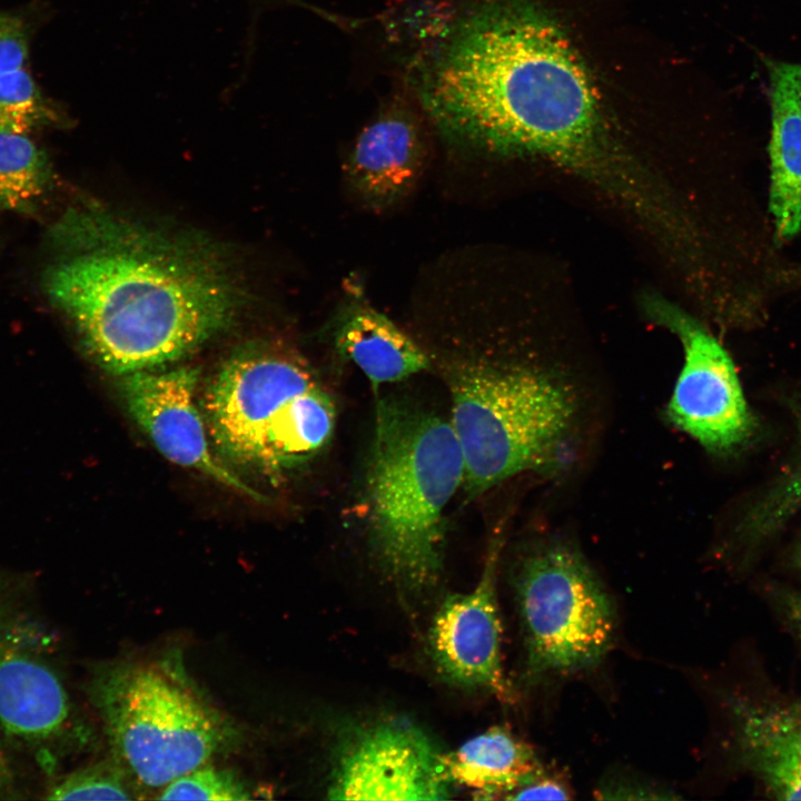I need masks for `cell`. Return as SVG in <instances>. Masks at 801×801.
I'll return each instance as SVG.
<instances>
[{
    "mask_svg": "<svg viewBox=\"0 0 801 801\" xmlns=\"http://www.w3.org/2000/svg\"><path fill=\"white\" fill-rule=\"evenodd\" d=\"M443 756L417 726L386 721L355 733L339 752L328 789L339 800H443Z\"/></svg>",
    "mask_w": 801,
    "mask_h": 801,
    "instance_id": "obj_9",
    "label": "cell"
},
{
    "mask_svg": "<svg viewBox=\"0 0 801 801\" xmlns=\"http://www.w3.org/2000/svg\"><path fill=\"white\" fill-rule=\"evenodd\" d=\"M63 113L24 69L0 73V131L27 135L63 123Z\"/></svg>",
    "mask_w": 801,
    "mask_h": 801,
    "instance_id": "obj_20",
    "label": "cell"
},
{
    "mask_svg": "<svg viewBox=\"0 0 801 801\" xmlns=\"http://www.w3.org/2000/svg\"><path fill=\"white\" fill-rule=\"evenodd\" d=\"M89 693L135 788L160 791L231 739L230 724L170 663L107 665Z\"/></svg>",
    "mask_w": 801,
    "mask_h": 801,
    "instance_id": "obj_6",
    "label": "cell"
},
{
    "mask_svg": "<svg viewBox=\"0 0 801 801\" xmlns=\"http://www.w3.org/2000/svg\"><path fill=\"white\" fill-rule=\"evenodd\" d=\"M572 790L560 775L542 765L533 772L507 799L511 800H568Z\"/></svg>",
    "mask_w": 801,
    "mask_h": 801,
    "instance_id": "obj_24",
    "label": "cell"
},
{
    "mask_svg": "<svg viewBox=\"0 0 801 801\" xmlns=\"http://www.w3.org/2000/svg\"><path fill=\"white\" fill-rule=\"evenodd\" d=\"M443 762L451 784L478 799H507L542 765L533 748L503 725L467 740Z\"/></svg>",
    "mask_w": 801,
    "mask_h": 801,
    "instance_id": "obj_17",
    "label": "cell"
},
{
    "mask_svg": "<svg viewBox=\"0 0 801 801\" xmlns=\"http://www.w3.org/2000/svg\"><path fill=\"white\" fill-rule=\"evenodd\" d=\"M29 55V34L18 16L0 12V73L24 68Z\"/></svg>",
    "mask_w": 801,
    "mask_h": 801,
    "instance_id": "obj_23",
    "label": "cell"
},
{
    "mask_svg": "<svg viewBox=\"0 0 801 801\" xmlns=\"http://www.w3.org/2000/svg\"><path fill=\"white\" fill-rule=\"evenodd\" d=\"M773 599L785 623L801 640V593L788 589H778L773 591Z\"/></svg>",
    "mask_w": 801,
    "mask_h": 801,
    "instance_id": "obj_25",
    "label": "cell"
},
{
    "mask_svg": "<svg viewBox=\"0 0 801 801\" xmlns=\"http://www.w3.org/2000/svg\"><path fill=\"white\" fill-rule=\"evenodd\" d=\"M426 156L417 119L405 110L390 109L360 131L347 158L345 177L366 208L388 209L416 187Z\"/></svg>",
    "mask_w": 801,
    "mask_h": 801,
    "instance_id": "obj_13",
    "label": "cell"
},
{
    "mask_svg": "<svg viewBox=\"0 0 801 801\" xmlns=\"http://www.w3.org/2000/svg\"><path fill=\"white\" fill-rule=\"evenodd\" d=\"M463 453L449 421L383 398L366 471L368 538L383 570L411 591L442 568L445 510L464 484Z\"/></svg>",
    "mask_w": 801,
    "mask_h": 801,
    "instance_id": "obj_4",
    "label": "cell"
},
{
    "mask_svg": "<svg viewBox=\"0 0 801 801\" xmlns=\"http://www.w3.org/2000/svg\"><path fill=\"white\" fill-rule=\"evenodd\" d=\"M10 781V768L4 751L0 744V794L9 785Z\"/></svg>",
    "mask_w": 801,
    "mask_h": 801,
    "instance_id": "obj_27",
    "label": "cell"
},
{
    "mask_svg": "<svg viewBox=\"0 0 801 801\" xmlns=\"http://www.w3.org/2000/svg\"><path fill=\"white\" fill-rule=\"evenodd\" d=\"M246 784L231 771L200 765L178 777L157 794L158 800L240 801L250 799Z\"/></svg>",
    "mask_w": 801,
    "mask_h": 801,
    "instance_id": "obj_22",
    "label": "cell"
},
{
    "mask_svg": "<svg viewBox=\"0 0 801 801\" xmlns=\"http://www.w3.org/2000/svg\"><path fill=\"white\" fill-rule=\"evenodd\" d=\"M198 382V368L182 366L121 376L120 387L131 417L168 461L257 502L266 501L216 454L196 404Z\"/></svg>",
    "mask_w": 801,
    "mask_h": 801,
    "instance_id": "obj_10",
    "label": "cell"
},
{
    "mask_svg": "<svg viewBox=\"0 0 801 801\" xmlns=\"http://www.w3.org/2000/svg\"><path fill=\"white\" fill-rule=\"evenodd\" d=\"M44 291L106 372L160 369L227 329L245 305L212 244L105 210L71 208L53 226Z\"/></svg>",
    "mask_w": 801,
    "mask_h": 801,
    "instance_id": "obj_2",
    "label": "cell"
},
{
    "mask_svg": "<svg viewBox=\"0 0 801 801\" xmlns=\"http://www.w3.org/2000/svg\"><path fill=\"white\" fill-rule=\"evenodd\" d=\"M513 585L528 681L571 676L604 659L615 609L577 543L555 533L531 540L514 564Z\"/></svg>",
    "mask_w": 801,
    "mask_h": 801,
    "instance_id": "obj_7",
    "label": "cell"
},
{
    "mask_svg": "<svg viewBox=\"0 0 801 801\" xmlns=\"http://www.w3.org/2000/svg\"><path fill=\"white\" fill-rule=\"evenodd\" d=\"M328 330L340 356L352 360L375 387L404 380L431 365L408 335L358 295L339 305Z\"/></svg>",
    "mask_w": 801,
    "mask_h": 801,
    "instance_id": "obj_15",
    "label": "cell"
},
{
    "mask_svg": "<svg viewBox=\"0 0 801 801\" xmlns=\"http://www.w3.org/2000/svg\"><path fill=\"white\" fill-rule=\"evenodd\" d=\"M9 614L8 606L0 595V652L10 646L22 645Z\"/></svg>",
    "mask_w": 801,
    "mask_h": 801,
    "instance_id": "obj_26",
    "label": "cell"
},
{
    "mask_svg": "<svg viewBox=\"0 0 801 801\" xmlns=\"http://www.w3.org/2000/svg\"><path fill=\"white\" fill-rule=\"evenodd\" d=\"M645 308L683 348L684 362L665 408L668 421L712 455L739 452L755 435L758 423L730 355L679 306L650 296Z\"/></svg>",
    "mask_w": 801,
    "mask_h": 801,
    "instance_id": "obj_8",
    "label": "cell"
},
{
    "mask_svg": "<svg viewBox=\"0 0 801 801\" xmlns=\"http://www.w3.org/2000/svg\"><path fill=\"white\" fill-rule=\"evenodd\" d=\"M451 424L474 497L512 477L570 474L599 431V392L572 366L525 352L454 362Z\"/></svg>",
    "mask_w": 801,
    "mask_h": 801,
    "instance_id": "obj_3",
    "label": "cell"
},
{
    "mask_svg": "<svg viewBox=\"0 0 801 801\" xmlns=\"http://www.w3.org/2000/svg\"><path fill=\"white\" fill-rule=\"evenodd\" d=\"M424 106L456 146L537 157L650 215L660 195L614 144L586 68L558 24L524 0L469 13L427 71Z\"/></svg>",
    "mask_w": 801,
    "mask_h": 801,
    "instance_id": "obj_1",
    "label": "cell"
},
{
    "mask_svg": "<svg viewBox=\"0 0 801 801\" xmlns=\"http://www.w3.org/2000/svg\"><path fill=\"white\" fill-rule=\"evenodd\" d=\"M738 764L779 800H801V698L739 695L731 700Z\"/></svg>",
    "mask_w": 801,
    "mask_h": 801,
    "instance_id": "obj_12",
    "label": "cell"
},
{
    "mask_svg": "<svg viewBox=\"0 0 801 801\" xmlns=\"http://www.w3.org/2000/svg\"><path fill=\"white\" fill-rule=\"evenodd\" d=\"M771 101L770 209L780 238L801 230V63L765 59Z\"/></svg>",
    "mask_w": 801,
    "mask_h": 801,
    "instance_id": "obj_14",
    "label": "cell"
},
{
    "mask_svg": "<svg viewBox=\"0 0 801 801\" xmlns=\"http://www.w3.org/2000/svg\"><path fill=\"white\" fill-rule=\"evenodd\" d=\"M503 544V532L497 528L475 587L449 595L438 609L429 630V647L446 680L510 701L513 694L502 664V623L496 596Z\"/></svg>",
    "mask_w": 801,
    "mask_h": 801,
    "instance_id": "obj_11",
    "label": "cell"
},
{
    "mask_svg": "<svg viewBox=\"0 0 801 801\" xmlns=\"http://www.w3.org/2000/svg\"><path fill=\"white\" fill-rule=\"evenodd\" d=\"M790 561H791L792 567L795 571L801 573V533L793 545Z\"/></svg>",
    "mask_w": 801,
    "mask_h": 801,
    "instance_id": "obj_28",
    "label": "cell"
},
{
    "mask_svg": "<svg viewBox=\"0 0 801 801\" xmlns=\"http://www.w3.org/2000/svg\"><path fill=\"white\" fill-rule=\"evenodd\" d=\"M134 783L126 769L112 755L108 760L79 769L63 778L49 792L53 800H130Z\"/></svg>",
    "mask_w": 801,
    "mask_h": 801,
    "instance_id": "obj_21",
    "label": "cell"
},
{
    "mask_svg": "<svg viewBox=\"0 0 801 801\" xmlns=\"http://www.w3.org/2000/svg\"><path fill=\"white\" fill-rule=\"evenodd\" d=\"M801 510V416L792 455L768 488L743 511L731 542L750 552L770 538Z\"/></svg>",
    "mask_w": 801,
    "mask_h": 801,
    "instance_id": "obj_18",
    "label": "cell"
},
{
    "mask_svg": "<svg viewBox=\"0 0 801 801\" xmlns=\"http://www.w3.org/2000/svg\"><path fill=\"white\" fill-rule=\"evenodd\" d=\"M201 406L217 455L270 479L318 454L336 421L334 402L307 363L269 344L233 354L208 384Z\"/></svg>",
    "mask_w": 801,
    "mask_h": 801,
    "instance_id": "obj_5",
    "label": "cell"
},
{
    "mask_svg": "<svg viewBox=\"0 0 801 801\" xmlns=\"http://www.w3.org/2000/svg\"><path fill=\"white\" fill-rule=\"evenodd\" d=\"M70 704L66 689L42 660L10 646L0 652V723L28 742L56 736L66 724Z\"/></svg>",
    "mask_w": 801,
    "mask_h": 801,
    "instance_id": "obj_16",
    "label": "cell"
},
{
    "mask_svg": "<svg viewBox=\"0 0 801 801\" xmlns=\"http://www.w3.org/2000/svg\"><path fill=\"white\" fill-rule=\"evenodd\" d=\"M47 154L27 135L0 131V210L34 212L52 187Z\"/></svg>",
    "mask_w": 801,
    "mask_h": 801,
    "instance_id": "obj_19",
    "label": "cell"
}]
</instances>
